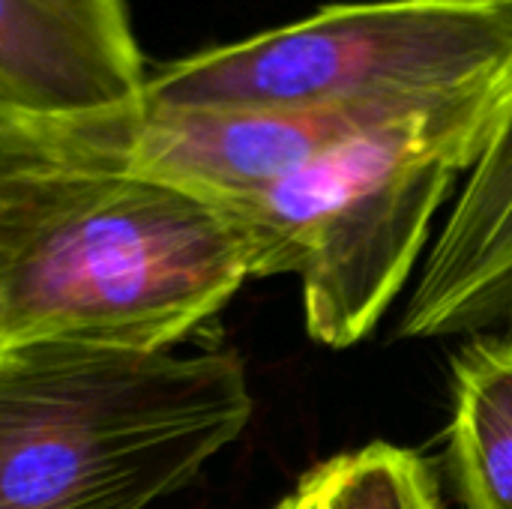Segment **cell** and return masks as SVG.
Returning <instances> with one entry per match:
<instances>
[{
    "instance_id": "cell-2",
    "label": "cell",
    "mask_w": 512,
    "mask_h": 509,
    "mask_svg": "<svg viewBox=\"0 0 512 509\" xmlns=\"http://www.w3.org/2000/svg\"><path fill=\"white\" fill-rule=\"evenodd\" d=\"M228 348L0 351V509H147L189 486L252 420Z\"/></svg>"
},
{
    "instance_id": "cell-7",
    "label": "cell",
    "mask_w": 512,
    "mask_h": 509,
    "mask_svg": "<svg viewBox=\"0 0 512 509\" xmlns=\"http://www.w3.org/2000/svg\"><path fill=\"white\" fill-rule=\"evenodd\" d=\"M399 339H512V84L399 312Z\"/></svg>"
},
{
    "instance_id": "cell-4",
    "label": "cell",
    "mask_w": 512,
    "mask_h": 509,
    "mask_svg": "<svg viewBox=\"0 0 512 509\" xmlns=\"http://www.w3.org/2000/svg\"><path fill=\"white\" fill-rule=\"evenodd\" d=\"M512 81V0L336 3L147 75L162 108H432Z\"/></svg>"
},
{
    "instance_id": "cell-10",
    "label": "cell",
    "mask_w": 512,
    "mask_h": 509,
    "mask_svg": "<svg viewBox=\"0 0 512 509\" xmlns=\"http://www.w3.org/2000/svg\"><path fill=\"white\" fill-rule=\"evenodd\" d=\"M111 135L114 132H78V129L45 126L0 105V180L39 159L90 147V144H102V141L108 144Z\"/></svg>"
},
{
    "instance_id": "cell-5",
    "label": "cell",
    "mask_w": 512,
    "mask_h": 509,
    "mask_svg": "<svg viewBox=\"0 0 512 509\" xmlns=\"http://www.w3.org/2000/svg\"><path fill=\"white\" fill-rule=\"evenodd\" d=\"M435 108V105H432ZM423 108H162L144 105L120 162L213 207L255 195L330 147Z\"/></svg>"
},
{
    "instance_id": "cell-3",
    "label": "cell",
    "mask_w": 512,
    "mask_h": 509,
    "mask_svg": "<svg viewBox=\"0 0 512 509\" xmlns=\"http://www.w3.org/2000/svg\"><path fill=\"white\" fill-rule=\"evenodd\" d=\"M510 84L366 129L216 210L252 279L297 276L309 336L360 345L411 282L450 189L483 156Z\"/></svg>"
},
{
    "instance_id": "cell-6",
    "label": "cell",
    "mask_w": 512,
    "mask_h": 509,
    "mask_svg": "<svg viewBox=\"0 0 512 509\" xmlns=\"http://www.w3.org/2000/svg\"><path fill=\"white\" fill-rule=\"evenodd\" d=\"M144 87L123 0H0V105L57 129L126 132Z\"/></svg>"
},
{
    "instance_id": "cell-8",
    "label": "cell",
    "mask_w": 512,
    "mask_h": 509,
    "mask_svg": "<svg viewBox=\"0 0 512 509\" xmlns=\"http://www.w3.org/2000/svg\"><path fill=\"white\" fill-rule=\"evenodd\" d=\"M447 477L462 509H512V339H468L453 357Z\"/></svg>"
},
{
    "instance_id": "cell-1",
    "label": "cell",
    "mask_w": 512,
    "mask_h": 509,
    "mask_svg": "<svg viewBox=\"0 0 512 509\" xmlns=\"http://www.w3.org/2000/svg\"><path fill=\"white\" fill-rule=\"evenodd\" d=\"M249 276L222 210L90 144L0 180V351H174Z\"/></svg>"
},
{
    "instance_id": "cell-9",
    "label": "cell",
    "mask_w": 512,
    "mask_h": 509,
    "mask_svg": "<svg viewBox=\"0 0 512 509\" xmlns=\"http://www.w3.org/2000/svg\"><path fill=\"white\" fill-rule=\"evenodd\" d=\"M306 477L318 509H444L423 456L393 444L339 453Z\"/></svg>"
},
{
    "instance_id": "cell-11",
    "label": "cell",
    "mask_w": 512,
    "mask_h": 509,
    "mask_svg": "<svg viewBox=\"0 0 512 509\" xmlns=\"http://www.w3.org/2000/svg\"><path fill=\"white\" fill-rule=\"evenodd\" d=\"M270 509H318V501H315V489H312L309 477H303V480L297 483V489H294L288 498H282L276 507H270Z\"/></svg>"
}]
</instances>
